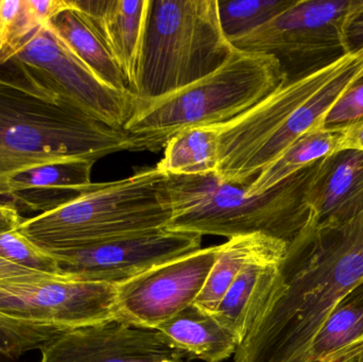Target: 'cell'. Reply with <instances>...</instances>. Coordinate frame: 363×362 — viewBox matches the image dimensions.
<instances>
[{"instance_id":"6da1fadb","label":"cell","mask_w":363,"mask_h":362,"mask_svg":"<svg viewBox=\"0 0 363 362\" xmlns=\"http://www.w3.org/2000/svg\"><path fill=\"white\" fill-rule=\"evenodd\" d=\"M281 270L279 293L233 362H308L318 332L363 280V212L340 227L298 234Z\"/></svg>"},{"instance_id":"7a4b0ae2","label":"cell","mask_w":363,"mask_h":362,"mask_svg":"<svg viewBox=\"0 0 363 362\" xmlns=\"http://www.w3.org/2000/svg\"><path fill=\"white\" fill-rule=\"evenodd\" d=\"M151 151L145 137L113 129L19 76L0 74V198L17 174L57 162Z\"/></svg>"},{"instance_id":"3957f363","label":"cell","mask_w":363,"mask_h":362,"mask_svg":"<svg viewBox=\"0 0 363 362\" xmlns=\"http://www.w3.org/2000/svg\"><path fill=\"white\" fill-rule=\"evenodd\" d=\"M363 74V57L345 55L303 78L286 81L264 100L219 127L215 174L247 187L298 138L320 129L343 91Z\"/></svg>"},{"instance_id":"277c9868","label":"cell","mask_w":363,"mask_h":362,"mask_svg":"<svg viewBox=\"0 0 363 362\" xmlns=\"http://www.w3.org/2000/svg\"><path fill=\"white\" fill-rule=\"evenodd\" d=\"M321 161L255 196L223 182L215 172L166 174L172 208L167 230L228 239L264 234L290 244L308 221L309 191Z\"/></svg>"},{"instance_id":"5b68a950","label":"cell","mask_w":363,"mask_h":362,"mask_svg":"<svg viewBox=\"0 0 363 362\" xmlns=\"http://www.w3.org/2000/svg\"><path fill=\"white\" fill-rule=\"evenodd\" d=\"M172 217L167 176L157 167L97 183L52 212L23 219L17 231L47 253L167 229Z\"/></svg>"},{"instance_id":"8992f818","label":"cell","mask_w":363,"mask_h":362,"mask_svg":"<svg viewBox=\"0 0 363 362\" xmlns=\"http://www.w3.org/2000/svg\"><path fill=\"white\" fill-rule=\"evenodd\" d=\"M286 81L281 64L272 55L235 48L221 67L180 91L157 99L138 98L123 130L148 140L157 152L182 130L230 123Z\"/></svg>"},{"instance_id":"52a82bcc","label":"cell","mask_w":363,"mask_h":362,"mask_svg":"<svg viewBox=\"0 0 363 362\" xmlns=\"http://www.w3.org/2000/svg\"><path fill=\"white\" fill-rule=\"evenodd\" d=\"M118 318L117 287L32 271L0 281V353L17 357L70 329Z\"/></svg>"},{"instance_id":"ba28073f","label":"cell","mask_w":363,"mask_h":362,"mask_svg":"<svg viewBox=\"0 0 363 362\" xmlns=\"http://www.w3.org/2000/svg\"><path fill=\"white\" fill-rule=\"evenodd\" d=\"M234 51L218 0H151L138 97L180 91L221 67Z\"/></svg>"},{"instance_id":"9c48e42d","label":"cell","mask_w":363,"mask_h":362,"mask_svg":"<svg viewBox=\"0 0 363 362\" xmlns=\"http://www.w3.org/2000/svg\"><path fill=\"white\" fill-rule=\"evenodd\" d=\"M355 0H298L262 27L230 40L238 50L266 53L287 81L319 72L345 55L343 23Z\"/></svg>"},{"instance_id":"30bf717a","label":"cell","mask_w":363,"mask_h":362,"mask_svg":"<svg viewBox=\"0 0 363 362\" xmlns=\"http://www.w3.org/2000/svg\"><path fill=\"white\" fill-rule=\"evenodd\" d=\"M8 64L32 86L113 129L123 130L135 111L138 96L117 91L98 78L47 25L38 28Z\"/></svg>"},{"instance_id":"8fae6325","label":"cell","mask_w":363,"mask_h":362,"mask_svg":"<svg viewBox=\"0 0 363 362\" xmlns=\"http://www.w3.org/2000/svg\"><path fill=\"white\" fill-rule=\"evenodd\" d=\"M201 244L202 236L161 229L49 254L55 257L61 273L118 286L152 268L200 250Z\"/></svg>"},{"instance_id":"7c38bea8","label":"cell","mask_w":363,"mask_h":362,"mask_svg":"<svg viewBox=\"0 0 363 362\" xmlns=\"http://www.w3.org/2000/svg\"><path fill=\"white\" fill-rule=\"evenodd\" d=\"M219 246L190 253L118 285V318L155 329L196 302L217 259Z\"/></svg>"},{"instance_id":"4fadbf2b","label":"cell","mask_w":363,"mask_h":362,"mask_svg":"<svg viewBox=\"0 0 363 362\" xmlns=\"http://www.w3.org/2000/svg\"><path fill=\"white\" fill-rule=\"evenodd\" d=\"M40 352V362H182L186 357L157 329L121 319L70 329Z\"/></svg>"},{"instance_id":"5bb4252c","label":"cell","mask_w":363,"mask_h":362,"mask_svg":"<svg viewBox=\"0 0 363 362\" xmlns=\"http://www.w3.org/2000/svg\"><path fill=\"white\" fill-rule=\"evenodd\" d=\"M309 218L300 233L340 227L363 212V153L341 150L324 157L308 196Z\"/></svg>"},{"instance_id":"9a60e30c","label":"cell","mask_w":363,"mask_h":362,"mask_svg":"<svg viewBox=\"0 0 363 362\" xmlns=\"http://www.w3.org/2000/svg\"><path fill=\"white\" fill-rule=\"evenodd\" d=\"M93 21L138 96L151 0H72Z\"/></svg>"},{"instance_id":"2e32d148","label":"cell","mask_w":363,"mask_h":362,"mask_svg":"<svg viewBox=\"0 0 363 362\" xmlns=\"http://www.w3.org/2000/svg\"><path fill=\"white\" fill-rule=\"evenodd\" d=\"M89 161L57 162L21 172L6 185L0 200L21 213L52 212L89 191L91 170Z\"/></svg>"},{"instance_id":"e0dca14e","label":"cell","mask_w":363,"mask_h":362,"mask_svg":"<svg viewBox=\"0 0 363 362\" xmlns=\"http://www.w3.org/2000/svg\"><path fill=\"white\" fill-rule=\"evenodd\" d=\"M285 259H259L249 264L213 310V316L236 336L239 344L279 293L283 283L281 267Z\"/></svg>"},{"instance_id":"ac0fdd59","label":"cell","mask_w":363,"mask_h":362,"mask_svg":"<svg viewBox=\"0 0 363 362\" xmlns=\"http://www.w3.org/2000/svg\"><path fill=\"white\" fill-rule=\"evenodd\" d=\"M155 329L186 356L206 362L225 361L239 346L236 336L213 312L194 303Z\"/></svg>"},{"instance_id":"d6986e66","label":"cell","mask_w":363,"mask_h":362,"mask_svg":"<svg viewBox=\"0 0 363 362\" xmlns=\"http://www.w3.org/2000/svg\"><path fill=\"white\" fill-rule=\"evenodd\" d=\"M288 247V242L264 234L239 236L220 244L217 259L194 304L213 312L249 264L259 259H285Z\"/></svg>"},{"instance_id":"ffe728a7","label":"cell","mask_w":363,"mask_h":362,"mask_svg":"<svg viewBox=\"0 0 363 362\" xmlns=\"http://www.w3.org/2000/svg\"><path fill=\"white\" fill-rule=\"evenodd\" d=\"M47 26L98 78L117 91L132 93L93 21L74 6L72 0V6L60 13Z\"/></svg>"},{"instance_id":"44dd1931","label":"cell","mask_w":363,"mask_h":362,"mask_svg":"<svg viewBox=\"0 0 363 362\" xmlns=\"http://www.w3.org/2000/svg\"><path fill=\"white\" fill-rule=\"evenodd\" d=\"M342 131L317 129L298 138L277 161L264 168L255 180L245 187L247 195L266 193L286 179L340 151Z\"/></svg>"},{"instance_id":"7402d4cb","label":"cell","mask_w":363,"mask_h":362,"mask_svg":"<svg viewBox=\"0 0 363 362\" xmlns=\"http://www.w3.org/2000/svg\"><path fill=\"white\" fill-rule=\"evenodd\" d=\"M219 127L182 130L166 142L164 155L155 167L164 174L203 176L216 172L219 149Z\"/></svg>"},{"instance_id":"603a6c76","label":"cell","mask_w":363,"mask_h":362,"mask_svg":"<svg viewBox=\"0 0 363 362\" xmlns=\"http://www.w3.org/2000/svg\"><path fill=\"white\" fill-rule=\"evenodd\" d=\"M363 336V295L354 289L333 310L315 336L308 362L328 356Z\"/></svg>"},{"instance_id":"cb8c5ba5","label":"cell","mask_w":363,"mask_h":362,"mask_svg":"<svg viewBox=\"0 0 363 362\" xmlns=\"http://www.w3.org/2000/svg\"><path fill=\"white\" fill-rule=\"evenodd\" d=\"M298 0H218L222 30L228 40L241 38L272 21Z\"/></svg>"},{"instance_id":"d4e9b609","label":"cell","mask_w":363,"mask_h":362,"mask_svg":"<svg viewBox=\"0 0 363 362\" xmlns=\"http://www.w3.org/2000/svg\"><path fill=\"white\" fill-rule=\"evenodd\" d=\"M42 26L32 0H0V66L6 65Z\"/></svg>"},{"instance_id":"484cf974","label":"cell","mask_w":363,"mask_h":362,"mask_svg":"<svg viewBox=\"0 0 363 362\" xmlns=\"http://www.w3.org/2000/svg\"><path fill=\"white\" fill-rule=\"evenodd\" d=\"M0 257L31 271L60 272L55 257L32 244L17 229L0 232Z\"/></svg>"},{"instance_id":"4316f807","label":"cell","mask_w":363,"mask_h":362,"mask_svg":"<svg viewBox=\"0 0 363 362\" xmlns=\"http://www.w3.org/2000/svg\"><path fill=\"white\" fill-rule=\"evenodd\" d=\"M363 120V74L333 104L320 129L340 131Z\"/></svg>"},{"instance_id":"83f0119b","label":"cell","mask_w":363,"mask_h":362,"mask_svg":"<svg viewBox=\"0 0 363 362\" xmlns=\"http://www.w3.org/2000/svg\"><path fill=\"white\" fill-rule=\"evenodd\" d=\"M343 47L345 55L363 57V0H355L343 23Z\"/></svg>"},{"instance_id":"f1b7e54d","label":"cell","mask_w":363,"mask_h":362,"mask_svg":"<svg viewBox=\"0 0 363 362\" xmlns=\"http://www.w3.org/2000/svg\"><path fill=\"white\" fill-rule=\"evenodd\" d=\"M342 131L341 150H356L363 153V120L350 125Z\"/></svg>"},{"instance_id":"f546056e","label":"cell","mask_w":363,"mask_h":362,"mask_svg":"<svg viewBox=\"0 0 363 362\" xmlns=\"http://www.w3.org/2000/svg\"><path fill=\"white\" fill-rule=\"evenodd\" d=\"M23 220V217L15 208L0 200V232L17 229Z\"/></svg>"},{"instance_id":"4dcf8cb0","label":"cell","mask_w":363,"mask_h":362,"mask_svg":"<svg viewBox=\"0 0 363 362\" xmlns=\"http://www.w3.org/2000/svg\"><path fill=\"white\" fill-rule=\"evenodd\" d=\"M313 362H359V354L353 346H347Z\"/></svg>"},{"instance_id":"1f68e13d","label":"cell","mask_w":363,"mask_h":362,"mask_svg":"<svg viewBox=\"0 0 363 362\" xmlns=\"http://www.w3.org/2000/svg\"><path fill=\"white\" fill-rule=\"evenodd\" d=\"M30 272H32L31 270L19 267V266L14 265V264L0 257V281L23 276V274L30 273Z\"/></svg>"},{"instance_id":"d6a6232c","label":"cell","mask_w":363,"mask_h":362,"mask_svg":"<svg viewBox=\"0 0 363 362\" xmlns=\"http://www.w3.org/2000/svg\"><path fill=\"white\" fill-rule=\"evenodd\" d=\"M356 289H357V290L359 291V293L363 295V280L359 283V284H358V286L356 287Z\"/></svg>"},{"instance_id":"836d02e7","label":"cell","mask_w":363,"mask_h":362,"mask_svg":"<svg viewBox=\"0 0 363 362\" xmlns=\"http://www.w3.org/2000/svg\"><path fill=\"white\" fill-rule=\"evenodd\" d=\"M182 362H184V361H182Z\"/></svg>"}]
</instances>
